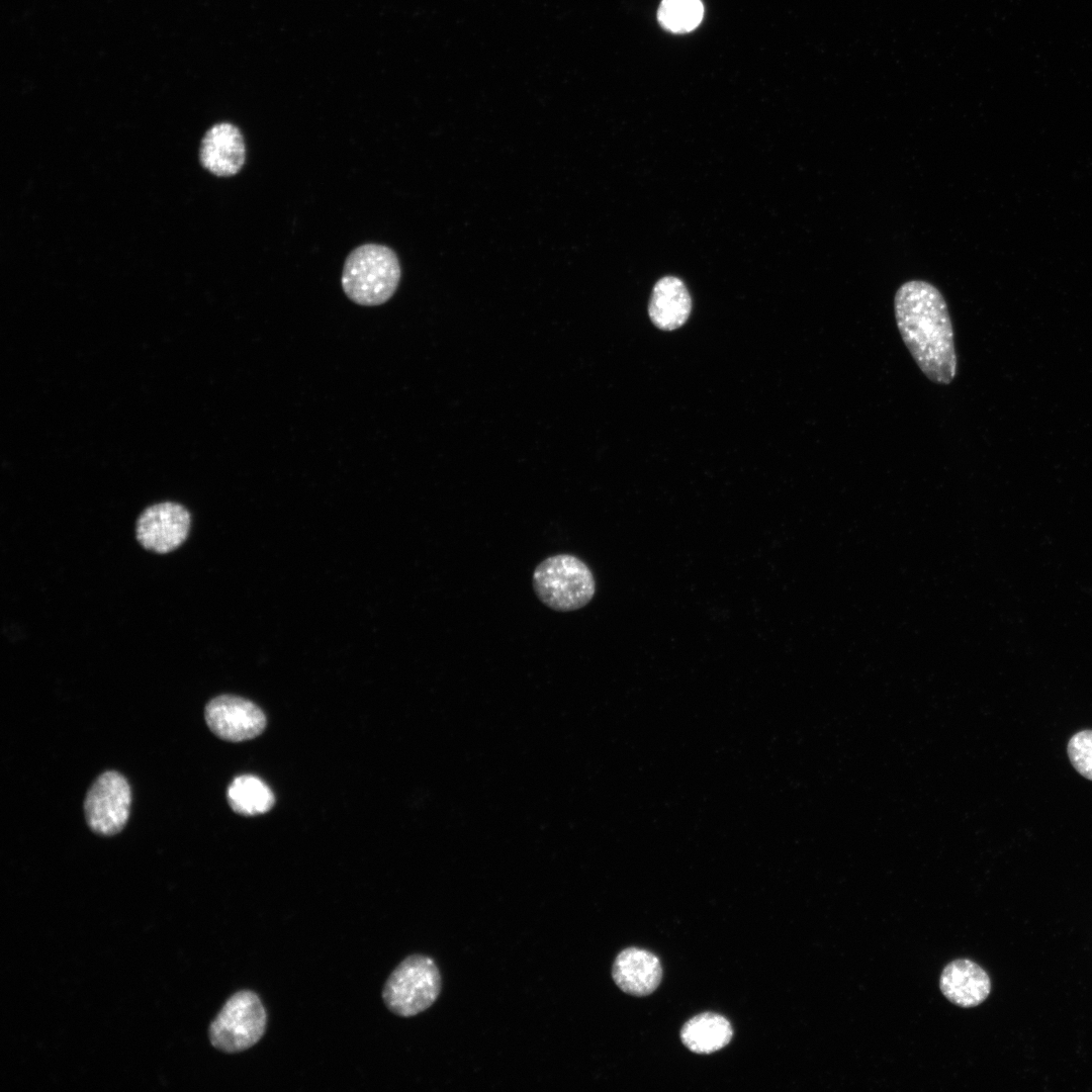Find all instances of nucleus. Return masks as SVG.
I'll use <instances>...</instances> for the list:
<instances>
[{"instance_id": "nucleus-1", "label": "nucleus", "mask_w": 1092, "mask_h": 1092, "mask_svg": "<svg viewBox=\"0 0 1092 1092\" xmlns=\"http://www.w3.org/2000/svg\"><path fill=\"white\" fill-rule=\"evenodd\" d=\"M898 330L912 358L932 382L949 384L957 374L953 331L940 291L922 280H910L894 299Z\"/></svg>"}, {"instance_id": "nucleus-2", "label": "nucleus", "mask_w": 1092, "mask_h": 1092, "mask_svg": "<svg viewBox=\"0 0 1092 1092\" xmlns=\"http://www.w3.org/2000/svg\"><path fill=\"white\" fill-rule=\"evenodd\" d=\"M400 265L394 251L379 244H364L346 258L342 287L355 303L380 305L394 294L400 280Z\"/></svg>"}, {"instance_id": "nucleus-3", "label": "nucleus", "mask_w": 1092, "mask_h": 1092, "mask_svg": "<svg viewBox=\"0 0 1092 1092\" xmlns=\"http://www.w3.org/2000/svg\"><path fill=\"white\" fill-rule=\"evenodd\" d=\"M538 599L557 612H571L587 605L596 593L589 567L578 557L555 554L542 560L532 576Z\"/></svg>"}, {"instance_id": "nucleus-4", "label": "nucleus", "mask_w": 1092, "mask_h": 1092, "mask_svg": "<svg viewBox=\"0 0 1092 1092\" xmlns=\"http://www.w3.org/2000/svg\"><path fill=\"white\" fill-rule=\"evenodd\" d=\"M441 991V975L435 962L415 954L403 960L388 977L382 992L386 1007L402 1017L428 1009Z\"/></svg>"}, {"instance_id": "nucleus-5", "label": "nucleus", "mask_w": 1092, "mask_h": 1092, "mask_svg": "<svg viewBox=\"0 0 1092 1092\" xmlns=\"http://www.w3.org/2000/svg\"><path fill=\"white\" fill-rule=\"evenodd\" d=\"M266 1025V1010L258 995L242 990L229 998L211 1022L209 1039L223 1053H240L262 1038Z\"/></svg>"}, {"instance_id": "nucleus-6", "label": "nucleus", "mask_w": 1092, "mask_h": 1092, "mask_svg": "<svg viewBox=\"0 0 1092 1092\" xmlns=\"http://www.w3.org/2000/svg\"><path fill=\"white\" fill-rule=\"evenodd\" d=\"M130 804L131 791L126 779L117 771H105L94 781L86 795L87 824L97 834H116L127 822Z\"/></svg>"}, {"instance_id": "nucleus-7", "label": "nucleus", "mask_w": 1092, "mask_h": 1092, "mask_svg": "<svg viewBox=\"0 0 1092 1092\" xmlns=\"http://www.w3.org/2000/svg\"><path fill=\"white\" fill-rule=\"evenodd\" d=\"M204 717L213 734L232 742L255 738L266 727V717L257 705L232 695L210 700L205 706Z\"/></svg>"}, {"instance_id": "nucleus-8", "label": "nucleus", "mask_w": 1092, "mask_h": 1092, "mask_svg": "<svg viewBox=\"0 0 1092 1092\" xmlns=\"http://www.w3.org/2000/svg\"><path fill=\"white\" fill-rule=\"evenodd\" d=\"M190 523V514L183 506L172 502L155 504L138 518L136 539L148 550L168 553L185 541Z\"/></svg>"}, {"instance_id": "nucleus-9", "label": "nucleus", "mask_w": 1092, "mask_h": 1092, "mask_svg": "<svg viewBox=\"0 0 1092 1092\" xmlns=\"http://www.w3.org/2000/svg\"><path fill=\"white\" fill-rule=\"evenodd\" d=\"M246 160L244 136L235 124L219 122L204 133L199 149L202 167L217 177H231L241 171Z\"/></svg>"}, {"instance_id": "nucleus-10", "label": "nucleus", "mask_w": 1092, "mask_h": 1092, "mask_svg": "<svg viewBox=\"0 0 1092 1092\" xmlns=\"http://www.w3.org/2000/svg\"><path fill=\"white\" fill-rule=\"evenodd\" d=\"M612 976L616 985L634 996L651 994L660 984L662 968L652 952L637 947L623 949L616 958Z\"/></svg>"}, {"instance_id": "nucleus-11", "label": "nucleus", "mask_w": 1092, "mask_h": 1092, "mask_svg": "<svg viewBox=\"0 0 1092 1092\" xmlns=\"http://www.w3.org/2000/svg\"><path fill=\"white\" fill-rule=\"evenodd\" d=\"M939 987L951 1003L971 1008L984 1002L991 991L987 973L970 960H956L941 973Z\"/></svg>"}, {"instance_id": "nucleus-12", "label": "nucleus", "mask_w": 1092, "mask_h": 1092, "mask_svg": "<svg viewBox=\"0 0 1092 1092\" xmlns=\"http://www.w3.org/2000/svg\"><path fill=\"white\" fill-rule=\"evenodd\" d=\"M692 300L684 282L674 276L659 279L651 293L648 312L650 320L660 330L672 331L688 320Z\"/></svg>"}, {"instance_id": "nucleus-13", "label": "nucleus", "mask_w": 1092, "mask_h": 1092, "mask_svg": "<svg viewBox=\"0 0 1092 1092\" xmlns=\"http://www.w3.org/2000/svg\"><path fill=\"white\" fill-rule=\"evenodd\" d=\"M733 1035L724 1016L706 1012L687 1021L680 1030L682 1043L697 1054H711L726 1046Z\"/></svg>"}, {"instance_id": "nucleus-14", "label": "nucleus", "mask_w": 1092, "mask_h": 1092, "mask_svg": "<svg viewBox=\"0 0 1092 1092\" xmlns=\"http://www.w3.org/2000/svg\"><path fill=\"white\" fill-rule=\"evenodd\" d=\"M226 798L233 811L244 816L264 814L275 802L271 789L261 779L251 775L234 779L228 788Z\"/></svg>"}, {"instance_id": "nucleus-15", "label": "nucleus", "mask_w": 1092, "mask_h": 1092, "mask_svg": "<svg viewBox=\"0 0 1092 1092\" xmlns=\"http://www.w3.org/2000/svg\"><path fill=\"white\" fill-rule=\"evenodd\" d=\"M704 7L700 0H662L658 11V21L671 32H689L702 21Z\"/></svg>"}, {"instance_id": "nucleus-16", "label": "nucleus", "mask_w": 1092, "mask_h": 1092, "mask_svg": "<svg viewBox=\"0 0 1092 1092\" xmlns=\"http://www.w3.org/2000/svg\"><path fill=\"white\" fill-rule=\"evenodd\" d=\"M1068 755L1073 766L1084 778L1092 781V731L1076 733L1068 743Z\"/></svg>"}]
</instances>
